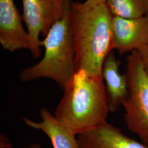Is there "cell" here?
Segmentation results:
<instances>
[{
	"label": "cell",
	"instance_id": "obj_6",
	"mask_svg": "<svg viewBox=\"0 0 148 148\" xmlns=\"http://www.w3.org/2000/svg\"><path fill=\"white\" fill-rule=\"evenodd\" d=\"M111 32L114 48L120 54L138 51L148 43V16L132 19L112 16Z\"/></svg>",
	"mask_w": 148,
	"mask_h": 148
},
{
	"label": "cell",
	"instance_id": "obj_12",
	"mask_svg": "<svg viewBox=\"0 0 148 148\" xmlns=\"http://www.w3.org/2000/svg\"><path fill=\"white\" fill-rule=\"evenodd\" d=\"M75 2L80 8L87 10L106 4V0H86L84 2L82 3L79 2Z\"/></svg>",
	"mask_w": 148,
	"mask_h": 148
},
{
	"label": "cell",
	"instance_id": "obj_11",
	"mask_svg": "<svg viewBox=\"0 0 148 148\" xmlns=\"http://www.w3.org/2000/svg\"><path fill=\"white\" fill-rule=\"evenodd\" d=\"M106 5L112 16L132 19L146 15L144 0H106Z\"/></svg>",
	"mask_w": 148,
	"mask_h": 148
},
{
	"label": "cell",
	"instance_id": "obj_10",
	"mask_svg": "<svg viewBox=\"0 0 148 148\" xmlns=\"http://www.w3.org/2000/svg\"><path fill=\"white\" fill-rule=\"evenodd\" d=\"M41 120L35 122L27 118L23 120L27 126L42 131L49 138L53 148H81L76 134L59 121L48 109L40 110Z\"/></svg>",
	"mask_w": 148,
	"mask_h": 148
},
{
	"label": "cell",
	"instance_id": "obj_7",
	"mask_svg": "<svg viewBox=\"0 0 148 148\" xmlns=\"http://www.w3.org/2000/svg\"><path fill=\"white\" fill-rule=\"evenodd\" d=\"M22 20L13 0H0V43L6 51L30 50V38Z\"/></svg>",
	"mask_w": 148,
	"mask_h": 148
},
{
	"label": "cell",
	"instance_id": "obj_4",
	"mask_svg": "<svg viewBox=\"0 0 148 148\" xmlns=\"http://www.w3.org/2000/svg\"><path fill=\"white\" fill-rule=\"evenodd\" d=\"M128 95L122 106L127 128L148 147V76L140 54L134 51L126 58Z\"/></svg>",
	"mask_w": 148,
	"mask_h": 148
},
{
	"label": "cell",
	"instance_id": "obj_9",
	"mask_svg": "<svg viewBox=\"0 0 148 148\" xmlns=\"http://www.w3.org/2000/svg\"><path fill=\"white\" fill-rule=\"evenodd\" d=\"M120 62L112 51L106 58L102 68V77L106 82V94L109 111L115 112L128 95L126 74L119 73Z\"/></svg>",
	"mask_w": 148,
	"mask_h": 148
},
{
	"label": "cell",
	"instance_id": "obj_13",
	"mask_svg": "<svg viewBox=\"0 0 148 148\" xmlns=\"http://www.w3.org/2000/svg\"><path fill=\"white\" fill-rule=\"evenodd\" d=\"M138 51L140 54L145 71L148 76V43Z\"/></svg>",
	"mask_w": 148,
	"mask_h": 148
},
{
	"label": "cell",
	"instance_id": "obj_15",
	"mask_svg": "<svg viewBox=\"0 0 148 148\" xmlns=\"http://www.w3.org/2000/svg\"><path fill=\"white\" fill-rule=\"evenodd\" d=\"M42 148L41 147V146L40 145V144H37V143H33V144H32L31 145H30L29 146H28V147H27L26 148Z\"/></svg>",
	"mask_w": 148,
	"mask_h": 148
},
{
	"label": "cell",
	"instance_id": "obj_14",
	"mask_svg": "<svg viewBox=\"0 0 148 148\" xmlns=\"http://www.w3.org/2000/svg\"><path fill=\"white\" fill-rule=\"evenodd\" d=\"M1 142H0V146L1 148H12V144H11L9 139L3 135V134H1Z\"/></svg>",
	"mask_w": 148,
	"mask_h": 148
},
{
	"label": "cell",
	"instance_id": "obj_16",
	"mask_svg": "<svg viewBox=\"0 0 148 148\" xmlns=\"http://www.w3.org/2000/svg\"><path fill=\"white\" fill-rule=\"evenodd\" d=\"M144 2L146 11V15L148 16V0H144Z\"/></svg>",
	"mask_w": 148,
	"mask_h": 148
},
{
	"label": "cell",
	"instance_id": "obj_1",
	"mask_svg": "<svg viewBox=\"0 0 148 148\" xmlns=\"http://www.w3.org/2000/svg\"><path fill=\"white\" fill-rule=\"evenodd\" d=\"M63 88V96L53 115L75 134L79 136L106 121L110 111L103 77L79 70Z\"/></svg>",
	"mask_w": 148,
	"mask_h": 148
},
{
	"label": "cell",
	"instance_id": "obj_5",
	"mask_svg": "<svg viewBox=\"0 0 148 148\" xmlns=\"http://www.w3.org/2000/svg\"><path fill=\"white\" fill-rule=\"evenodd\" d=\"M69 1L21 0L22 19L30 36V51L33 58L40 56V35L45 37L51 28L63 18Z\"/></svg>",
	"mask_w": 148,
	"mask_h": 148
},
{
	"label": "cell",
	"instance_id": "obj_2",
	"mask_svg": "<svg viewBox=\"0 0 148 148\" xmlns=\"http://www.w3.org/2000/svg\"><path fill=\"white\" fill-rule=\"evenodd\" d=\"M112 18L106 4L86 10L71 2L70 23L75 42L76 71L84 70L91 76L102 77L104 61L114 49Z\"/></svg>",
	"mask_w": 148,
	"mask_h": 148
},
{
	"label": "cell",
	"instance_id": "obj_8",
	"mask_svg": "<svg viewBox=\"0 0 148 148\" xmlns=\"http://www.w3.org/2000/svg\"><path fill=\"white\" fill-rule=\"evenodd\" d=\"M77 140L81 148H148L106 121L79 134Z\"/></svg>",
	"mask_w": 148,
	"mask_h": 148
},
{
	"label": "cell",
	"instance_id": "obj_3",
	"mask_svg": "<svg viewBox=\"0 0 148 148\" xmlns=\"http://www.w3.org/2000/svg\"><path fill=\"white\" fill-rule=\"evenodd\" d=\"M71 1L69 0L63 18L49 30L40 47L45 48L43 58L37 64L21 71L23 82L48 78L63 88L76 72L75 47L70 23Z\"/></svg>",
	"mask_w": 148,
	"mask_h": 148
}]
</instances>
